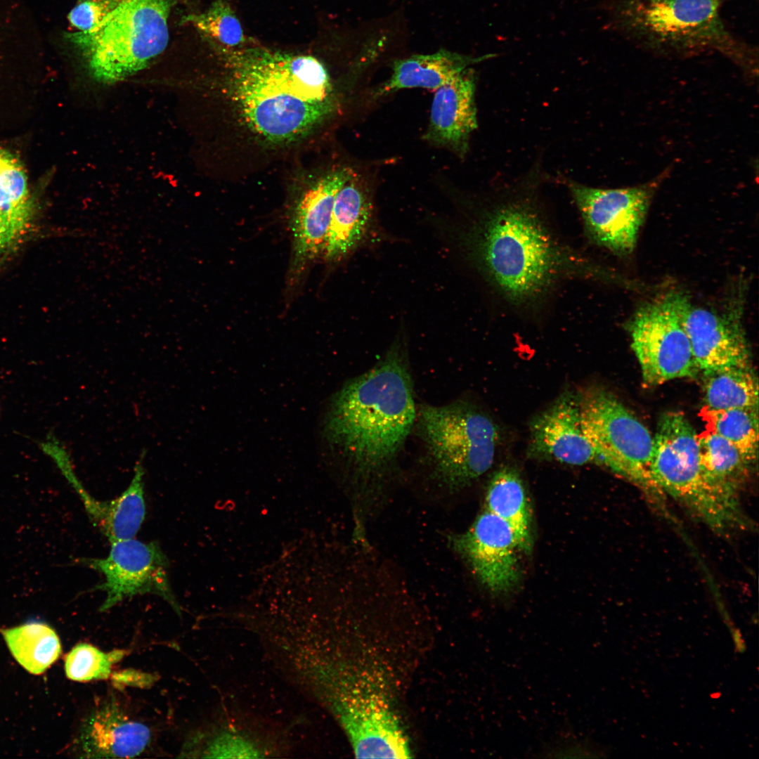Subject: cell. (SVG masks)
I'll return each instance as SVG.
<instances>
[{
	"instance_id": "24",
	"label": "cell",
	"mask_w": 759,
	"mask_h": 759,
	"mask_svg": "<svg viewBox=\"0 0 759 759\" xmlns=\"http://www.w3.org/2000/svg\"><path fill=\"white\" fill-rule=\"evenodd\" d=\"M32 209L22 164L13 153L0 148V219L15 238L27 230Z\"/></svg>"
},
{
	"instance_id": "8",
	"label": "cell",
	"mask_w": 759,
	"mask_h": 759,
	"mask_svg": "<svg viewBox=\"0 0 759 759\" xmlns=\"http://www.w3.org/2000/svg\"><path fill=\"white\" fill-rule=\"evenodd\" d=\"M584 433L597 463L653 493L661 492L650 472L654 438L613 394L599 387L579 391Z\"/></svg>"
},
{
	"instance_id": "3",
	"label": "cell",
	"mask_w": 759,
	"mask_h": 759,
	"mask_svg": "<svg viewBox=\"0 0 759 759\" xmlns=\"http://www.w3.org/2000/svg\"><path fill=\"white\" fill-rule=\"evenodd\" d=\"M476 247L484 270L510 300L523 303L550 287L564 259L534 210L509 204L484 221Z\"/></svg>"
},
{
	"instance_id": "23",
	"label": "cell",
	"mask_w": 759,
	"mask_h": 759,
	"mask_svg": "<svg viewBox=\"0 0 759 759\" xmlns=\"http://www.w3.org/2000/svg\"><path fill=\"white\" fill-rule=\"evenodd\" d=\"M704 376V406L711 410H758V381L751 365L732 367Z\"/></svg>"
},
{
	"instance_id": "16",
	"label": "cell",
	"mask_w": 759,
	"mask_h": 759,
	"mask_svg": "<svg viewBox=\"0 0 759 759\" xmlns=\"http://www.w3.org/2000/svg\"><path fill=\"white\" fill-rule=\"evenodd\" d=\"M354 171L333 170L311 185L299 198L292 218V271L298 274L322 255L336 195Z\"/></svg>"
},
{
	"instance_id": "32",
	"label": "cell",
	"mask_w": 759,
	"mask_h": 759,
	"mask_svg": "<svg viewBox=\"0 0 759 759\" xmlns=\"http://www.w3.org/2000/svg\"><path fill=\"white\" fill-rule=\"evenodd\" d=\"M16 239L11 228L0 219V255Z\"/></svg>"
},
{
	"instance_id": "27",
	"label": "cell",
	"mask_w": 759,
	"mask_h": 759,
	"mask_svg": "<svg viewBox=\"0 0 759 759\" xmlns=\"http://www.w3.org/2000/svg\"><path fill=\"white\" fill-rule=\"evenodd\" d=\"M183 22L190 23L221 46L235 48L245 40L238 18L224 0L214 1L202 13L185 16Z\"/></svg>"
},
{
	"instance_id": "31",
	"label": "cell",
	"mask_w": 759,
	"mask_h": 759,
	"mask_svg": "<svg viewBox=\"0 0 759 759\" xmlns=\"http://www.w3.org/2000/svg\"><path fill=\"white\" fill-rule=\"evenodd\" d=\"M114 682L117 685L147 686L150 685L153 681L151 675L141 673L134 670H125L111 675Z\"/></svg>"
},
{
	"instance_id": "13",
	"label": "cell",
	"mask_w": 759,
	"mask_h": 759,
	"mask_svg": "<svg viewBox=\"0 0 759 759\" xmlns=\"http://www.w3.org/2000/svg\"><path fill=\"white\" fill-rule=\"evenodd\" d=\"M675 298L699 371L706 375L751 365L739 306L718 311L692 304L681 292H675Z\"/></svg>"
},
{
	"instance_id": "18",
	"label": "cell",
	"mask_w": 759,
	"mask_h": 759,
	"mask_svg": "<svg viewBox=\"0 0 759 759\" xmlns=\"http://www.w3.org/2000/svg\"><path fill=\"white\" fill-rule=\"evenodd\" d=\"M150 729L126 715L113 699L94 708L84 721L78 744L90 758H134L148 746Z\"/></svg>"
},
{
	"instance_id": "17",
	"label": "cell",
	"mask_w": 759,
	"mask_h": 759,
	"mask_svg": "<svg viewBox=\"0 0 759 759\" xmlns=\"http://www.w3.org/2000/svg\"><path fill=\"white\" fill-rule=\"evenodd\" d=\"M475 77L467 68L435 90L424 139L463 157L470 135L477 128Z\"/></svg>"
},
{
	"instance_id": "29",
	"label": "cell",
	"mask_w": 759,
	"mask_h": 759,
	"mask_svg": "<svg viewBox=\"0 0 759 759\" xmlns=\"http://www.w3.org/2000/svg\"><path fill=\"white\" fill-rule=\"evenodd\" d=\"M540 751L545 758H594L601 752L586 739H580L569 729L562 730Z\"/></svg>"
},
{
	"instance_id": "15",
	"label": "cell",
	"mask_w": 759,
	"mask_h": 759,
	"mask_svg": "<svg viewBox=\"0 0 759 759\" xmlns=\"http://www.w3.org/2000/svg\"><path fill=\"white\" fill-rule=\"evenodd\" d=\"M528 455L571 465L597 462L583 428L579 393L564 390L529 423Z\"/></svg>"
},
{
	"instance_id": "2",
	"label": "cell",
	"mask_w": 759,
	"mask_h": 759,
	"mask_svg": "<svg viewBox=\"0 0 759 759\" xmlns=\"http://www.w3.org/2000/svg\"><path fill=\"white\" fill-rule=\"evenodd\" d=\"M416 419L409 366L403 351L393 346L332 396L322 432L333 450L367 476L395 460Z\"/></svg>"
},
{
	"instance_id": "10",
	"label": "cell",
	"mask_w": 759,
	"mask_h": 759,
	"mask_svg": "<svg viewBox=\"0 0 759 759\" xmlns=\"http://www.w3.org/2000/svg\"><path fill=\"white\" fill-rule=\"evenodd\" d=\"M643 381L656 386L699 370L682 325L675 292L642 305L628 325Z\"/></svg>"
},
{
	"instance_id": "25",
	"label": "cell",
	"mask_w": 759,
	"mask_h": 759,
	"mask_svg": "<svg viewBox=\"0 0 759 759\" xmlns=\"http://www.w3.org/2000/svg\"><path fill=\"white\" fill-rule=\"evenodd\" d=\"M1 632L13 657L32 674L44 673L60 655V640L46 624L27 623Z\"/></svg>"
},
{
	"instance_id": "22",
	"label": "cell",
	"mask_w": 759,
	"mask_h": 759,
	"mask_svg": "<svg viewBox=\"0 0 759 759\" xmlns=\"http://www.w3.org/2000/svg\"><path fill=\"white\" fill-rule=\"evenodd\" d=\"M488 511L505 521L512 528L520 550H531V515L522 480L510 467L498 469L486 491Z\"/></svg>"
},
{
	"instance_id": "6",
	"label": "cell",
	"mask_w": 759,
	"mask_h": 759,
	"mask_svg": "<svg viewBox=\"0 0 759 759\" xmlns=\"http://www.w3.org/2000/svg\"><path fill=\"white\" fill-rule=\"evenodd\" d=\"M325 671V696L356 758H408V737L383 679L364 669Z\"/></svg>"
},
{
	"instance_id": "5",
	"label": "cell",
	"mask_w": 759,
	"mask_h": 759,
	"mask_svg": "<svg viewBox=\"0 0 759 759\" xmlns=\"http://www.w3.org/2000/svg\"><path fill=\"white\" fill-rule=\"evenodd\" d=\"M180 0H122L90 31L67 37L83 56L91 77L114 84L145 68L166 48L168 20Z\"/></svg>"
},
{
	"instance_id": "11",
	"label": "cell",
	"mask_w": 759,
	"mask_h": 759,
	"mask_svg": "<svg viewBox=\"0 0 759 759\" xmlns=\"http://www.w3.org/2000/svg\"><path fill=\"white\" fill-rule=\"evenodd\" d=\"M78 563L103 576L91 590H100L106 597L100 609L108 610L122 600L138 595L153 594L167 602L178 614L180 606L169 578V559L157 542L134 538L111 543L103 558H81Z\"/></svg>"
},
{
	"instance_id": "12",
	"label": "cell",
	"mask_w": 759,
	"mask_h": 759,
	"mask_svg": "<svg viewBox=\"0 0 759 759\" xmlns=\"http://www.w3.org/2000/svg\"><path fill=\"white\" fill-rule=\"evenodd\" d=\"M664 176L640 186L614 189L571 183V193L591 238L614 253H631L652 195Z\"/></svg>"
},
{
	"instance_id": "20",
	"label": "cell",
	"mask_w": 759,
	"mask_h": 759,
	"mask_svg": "<svg viewBox=\"0 0 759 759\" xmlns=\"http://www.w3.org/2000/svg\"><path fill=\"white\" fill-rule=\"evenodd\" d=\"M484 58H474L447 50L414 55L393 63L390 77L375 91L384 96L404 89L436 90L451 82L471 65Z\"/></svg>"
},
{
	"instance_id": "9",
	"label": "cell",
	"mask_w": 759,
	"mask_h": 759,
	"mask_svg": "<svg viewBox=\"0 0 759 759\" xmlns=\"http://www.w3.org/2000/svg\"><path fill=\"white\" fill-rule=\"evenodd\" d=\"M697 434L682 413L671 411L661 416L653 436L652 479L661 491L680 502L715 531L735 528L703 480Z\"/></svg>"
},
{
	"instance_id": "4",
	"label": "cell",
	"mask_w": 759,
	"mask_h": 759,
	"mask_svg": "<svg viewBox=\"0 0 759 759\" xmlns=\"http://www.w3.org/2000/svg\"><path fill=\"white\" fill-rule=\"evenodd\" d=\"M721 0H616L613 22L647 48L689 54L718 51L737 62L749 51L728 32L720 15Z\"/></svg>"
},
{
	"instance_id": "33",
	"label": "cell",
	"mask_w": 759,
	"mask_h": 759,
	"mask_svg": "<svg viewBox=\"0 0 759 759\" xmlns=\"http://www.w3.org/2000/svg\"><path fill=\"white\" fill-rule=\"evenodd\" d=\"M1 34H2V32H1V30H0V44L6 43V41L4 40V39H6V37L4 36Z\"/></svg>"
},
{
	"instance_id": "14",
	"label": "cell",
	"mask_w": 759,
	"mask_h": 759,
	"mask_svg": "<svg viewBox=\"0 0 759 759\" xmlns=\"http://www.w3.org/2000/svg\"><path fill=\"white\" fill-rule=\"evenodd\" d=\"M448 540L491 592L502 595L516 586L520 549L505 521L485 510L465 532L450 536Z\"/></svg>"
},
{
	"instance_id": "21",
	"label": "cell",
	"mask_w": 759,
	"mask_h": 759,
	"mask_svg": "<svg viewBox=\"0 0 759 759\" xmlns=\"http://www.w3.org/2000/svg\"><path fill=\"white\" fill-rule=\"evenodd\" d=\"M145 455L143 450L136 463L129 485L118 497L106 501L95 499L86 510L91 521L110 543L134 538L145 519Z\"/></svg>"
},
{
	"instance_id": "30",
	"label": "cell",
	"mask_w": 759,
	"mask_h": 759,
	"mask_svg": "<svg viewBox=\"0 0 759 759\" xmlns=\"http://www.w3.org/2000/svg\"><path fill=\"white\" fill-rule=\"evenodd\" d=\"M122 0H81L70 11L68 20L77 32L93 30L110 15Z\"/></svg>"
},
{
	"instance_id": "7",
	"label": "cell",
	"mask_w": 759,
	"mask_h": 759,
	"mask_svg": "<svg viewBox=\"0 0 759 759\" xmlns=\"http://www.w3.org/2000/svg\"><path fill=\"white\" fill-rule=\"evenodd\" d=\"M416 419L438 481L456 491L493 465L499 440L496 424L465 401L421 407Z\"/></svg>"
},
{
	"instance_id": "28",
	"label": "cell",
	"mask_w": 759,
	"mask_h": 759,
	"mask_svg": "<svg viewBox=\"0 0 759 759\" xmlns=\"http://www.w3.org/2000/svg\"><path fill=\"white\" fill-rule=\"evenodd\" d=\"M125 651L116 649L105 653L97 647L80 643L66 656L67 677L77 682L106 680L112 675V666L124 656Z\"/></svg>"
},
{
	"instance_id": "1",
	"label": "cell",
	"mask_w": 759,
	"mask_h": 759,
	"mask_svg": "<svg viewBox=\"0 0 759 759\" xmlns=\"http://www.w3.org/2000/svg\"><path fill=\"white\" fill-rule=\"evenodd\" d=\"M218 48L243 119L264 139H297L334 110L330 78L317 58L259 46Z\"/></svg>"
},
{
	"instance_id": "26",
	"label": "cell",
	"mask_w": 759,
	"mask_h": 759,
	"mask_svg": "<svg viewBox=\"0 0 759 759\" xmlns=\"http://www.w3.org/2000/svg\"><path fill=\"white\" fill-rule=\"evenodd\" d=\"M700 416L706 429L732 443L745 460L753 465L758 449V410L732 408L711 410L703 407Z\"/></svg>"
},
{
	"instance_id": "19",
	"label": "cell",
	"mask_w": 759,
	"mask_h": 759,
	"mask_svg": "<svg viewBox=\"0 0 759 759\" xmlns=\"http://www.w3.org/2000/svg\"><path fill=\"white\" fill-rule=\"evenodd\" d=\"M368 186L354 174L338 191L333 206L322 256L337 261L353 252L364 238L372 216Z\"/></svg>"
}]
</instances>
